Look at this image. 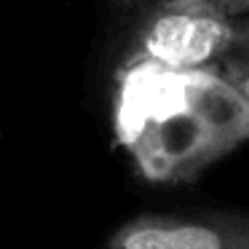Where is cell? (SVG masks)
Returning <instances> with one entry per match:
<instances>
[{
    "label": "cell",
    "instance_id": "6da1fadb",
    "mask_svg": "<svg viewBox=\"0 0 249 249\" xmlns=\"http://www.w3.org/2000/svg\"><path fill=\"white\" fill-rule=\"evenodd\" d=\"M115 140L153 182L193 179L249 140V107L212 70H166L129 54L115 72Z\"/></svg>",
    "mask_w": 249,
    "mask_h": 249
},
{
    "label": "cell",
    "instance_id": "7a4b0ae2",
    "mask_svg": "<svg viewBox=\"0 0 249 249\" xmlns=\"http://www.w3.org/2000/svg\"><path fill=\"white\" fill-rule=\"evenodd\" d=\"M236 24V17L214 0H147L129 54L166 70L217 72Z\"/></svg>",
    "mask_w": 249,
    "mask_h": 249
},
{
    "label": "cell",
    "instance_id": "3957f363",
    "mask_svg": "<svg viewBox=\"0 0 249 249\" xmlns=\"http://www.w3.org/2000/svg\"><path fill=\"white\" fill-rule=\"evenodd\" d=\"M110 249H249V214H142L110 236Z\"/></svg>",
    "mask_w": 249,
    "mask_h": 249
},
{
    "label": "cell",
    "instance_id": "277c9868",
    "mask_svg": "<svg viewBox=\"0 0 249 249\" xmlns=\"http://www.w3.org/2000/svg\"><path fill=\"white\" fill-rule=\"evenodd\" d=\"M217 72L241 94V99L249 107V22L236 24L233 43H231V49H228V54L222 56Z\"/></svg>",
    "mask_w": 249,
    "mask_h": 249
},
{
    "label": "cell",
    "instance_id": "5b68a950",
    "mask_svg": "<svg viewBox=\"0 0 249 249\" xmlns=\"http://www.w3.org/2000/svg\"><path fill=\"white\" fill-rule=\"evenodd\" d=\"M217 6H222L231 17H238V14L249 11V0H214Z\"/></svg>",
    "mask_w": 249,
    "mask_h": 249
},
{
    "label": "cell",
    "instance_id": "8992f818",
    "mask_svg": "<svg viewBox=\"0 0 249 249\" xmlns=\"http://www.w3.org/2000/svg\"><path fill=\"white\" fill-rule=\"evenodd\" d=\"M121 3H134V0H121Z\"/></svg>",
    "mask_w": 249,
    "mask_h": 249
}]
</instances>
